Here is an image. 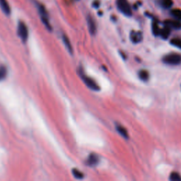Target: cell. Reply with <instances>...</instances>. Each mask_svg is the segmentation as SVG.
Masks as SVG:
<instances>
[{
    "label": "cell",
    "instance_id": "obj_1",
    "mask_svg": "<svg viewBox=\"0 0 181 181\" xmlns=\"http://www.w3.org/2000/svg\"><path fill=\"white\" fill-rule=\"evenodd\" d=\"M35 3H36V6H37V8L38 9L39 13H40V15L42 22H43V24L46 26L47 29H48L49 30H51L52 26L49 22L48 12H47L45 7L43 4L39 3V2H35Z\"/></svg>",
    "mask_w": 181,
    "mask_h": 181
},
{
    "label": "cell",
    "instance_id": "obj_2",
    "mask_svg": "<svg viewBox=\"0 0 181 181\" xmlns=\"http://www.w3.org/2000/svg\"><path fill=\"white\" fill-rule=\"evenodd\" d=\"M117 7L120 12L124 15L131 16L132 14V9L127 0H117L116 1Z\"/></svg>",
    "mask_w": 181,
    "mask_h": 181
},
{
    "label": "cell",
    "instance_id": "obj_3",
    "mask_svg": "<svg viewBox=\"0 0 181 181\" xmlns=\"http://www.w3.org/2000/svg\"><path fill=\"white\" fill-rule=\"evenodd\" d=\"M164 63L170 65H178L181 63V55L178 53H170L163 58Z\"/></svg>",
    "mask_w": 181,
    "mask_h": 181
},
{
    "label": "cell",
    "instance_id": "obj_4",
    "mask_svg": "<svg viewBox=\"0 0 181 181\" xmlns=\"http://www.w3.org/2000/svg\"><path fill=\"white\" fill-rule=\"evenodd\" d=\"M79 75L81 78H82V79L83 80V82H84L85 84L89 88L96 91H98L100 90V87L98 85V83H97L93 79L86 76L83 72H79Z\"/></svg>",
    "mask_w": 181,
    "mask_h": 181
},
{
    "label": "cell",
    "instance_id": "obj_5",
    "mask_svg": "<svg viewBox=\"0 0 181 181\" xmlns=\"http://www.w3.org/2000/svg\"><path fill=\"white\" fill-rule=\"evenodd\" d=\"M18 35L24 43H26L29 37V30L27 26L23 21H20L18 25Z\"/></svg>",
    "mask_w": 181,
    "mask_h": 181
},
{
    "label": "cell",
    "instance_id": "obj_6",
    "mask_svg": "<svg viewBox=\"0 0 181 181\" xmlns=\"http://www.w3.org/2000/svg\"><path fill=\"white\" fill-rule=\"evenodd\" d=\"M87 24L89 33L91 35H95L96 33V24L92 16L90 15L87 16Z\"/></svg>",
    "mask_w": 181,
    "mask_h": 181
},
{
    "label": "cell",
    "instance_id": "obj_7",
    "mask_svg": "<svg viewBox=\"0 0 181 181\" xmlns=\"http://www.w3.org/2000/svg\"><path fill=\"white\" fill-rule=\"evenodd\" d=\"M130 40L134 43H139L142 40V33L140 31H133L130 33Z\"/></svg>",
    "mask_w": 181,
    "mask_h": 181
},
{
    "label": "cell",
    "instance_id": "obj_8",
    "mask_svg": "<svg viewBox=\"0 0 181 181\" xmlns=\"http://www.w3.org/2000/svg\"><path fill=\"white\" fill-rule=\"evenodd\" d=\"M165 24L166 26L175 29H180L181 28L180 21L177 19H175V20H166L165 21Z\"/></svg>",
    "mask_w": 181,
    "mask_h": 181
},
{
    "label": "cell",
    "instance_id": "obj_9",
    "mask_svg": "<svg viewBox=\"0 0 181 181\" xmlns=\"http://www.w3.org/2000/svg\"><path fill=\"white\" fill-rule=\"evenodd\" d=\"M0 7L6 15H9L11 13V8L7 0H0Z\"/></svg>",
    "mask_w": 181,
    "mask_h": 181
},
{
    "label": "cell",
    "instance_id": "obj_10",
    "mask_svg": "<svg viewBox=\"0 0 181 181\" xmlns=\"http://www.w3.org/2000/svg\"><path fill=\"white\" fill-rule=\"evenodd\" d=\"M98 156L95 154H91L87 158V165L89 166H95L98 163Z\"/></svg>",
    "mask_w": 181,
    "mask_h": 181
},
{
    "label": "cell",
    "instance_id": "obj_11",
    "mask_svg": "<svg viewBox=\"0 0 181 181\" xmlns=\"http://www.w3.org/2000/svg\"><path fill=\"white\" fill-rule=\"evenodd\" d=\"M62 40H63L64 43H65V45L66 47V48L67 49V51L69 52V53L70 54L73 53V48H72V44L70 43V41H69L67 36L66 35H62Z\"/></svg>",
    "mask_w": 181,
    "mask_h": 181
},
{
    "label": "cell",
    "instance_id": "obj_12",
    "mask_svg": "<svg viewBox=\"0 0 181 181\" xmlns=\"http://www.w3.org/2000/svg\"><path fill=\"white\" fill-rule=\"evenodd\" d=\"M116 130L118 132L120 133V135H122V137L125 139H127L129 137V136H128V132L127 130L125 129L124 127H122V125H116Z\"/></svg>",
    "mask_w": 181,
    "mask_h": 181
},
{
    "label": "cell",
    "instance_id": "obj_13",
    "mask_svg": "<svg viewBox=\"0 0 181 181\" xmlns=\"http://www.w3.org/2000/svg\"><path fill=\"white\" fill-rule=\"evenodd\" d=\"M138 76L140 77V79L141 80L144 81V82H146V81L149 80V72H147L145 69H141L138 73Z\"/></svg>",
    "mask_w": 181,
    "mask_h": 181
},
{
    "label": "cell",
    "instance_id": "obj_14",
    "mask_svg": "<svg viewBox=\"0 0 181 181\" xmlns=\"http://www.w3.org/2000/svg\"><path fill=\"white\" fill-rule=\"evenodd\" d=\"M170 33H171V30H170V28L166 26L164 28V29H161L160 31V35L164 39H167L168 38V36L170 35Z\"/></svg>",
    "mask_w": 181,
    "mask_h": 181
},
{
    "label": "cell",
    "instance_id": "obj_15",
    "mask_svg": "<svg viewBox=\"0 0 181 181\" xmlns=\"http://www.w3.org/2000/svg\"><path fill=\"white\" fill-rule=\"evenodd\" d=\"M171 15L178 21H181V9H173L171 11Z\"/></svg>",
    "mask_w": 181,
    "mask_h": 181
},
{
    "label": "cell",
    "instance_id": "obj_16",
    "mask_svg": "<svg viewBox=\"0 0 181 181\" xmlns=\"http://www.w3.org/2000/svg\"><path fill=\"white\" fill-rule=\"evenodd\" d=\"M169 179L171 181H181V175L177 172H173L170 175Z\"/></svg>",
    "mask_w": 181,
    "mask_h": 181
},
{
    "label": "cell",
    "instance_id": "obj_17",
    "mask_svg": "<svg viewBox=\"0 0 181 181\" xmlns=\"http://www.w3.org/2000/svg\"><path fill=\"white\" fill-rule=\"evenodd\" d=\"M173 4V0H161V5L165 9H170Z\"/></svg>",
    "mask_w": 181,
    "mask_h": 181
},
{
    "label": "cell",
    "instance_id": "obj_18",
    "mask_svg": "<svg viewBox=\"0 0 181 181\" xmlns=\"http://www.w3.org/2000/svg\"><path fill=\"white\" fill-rule=\"evenodd\" d=\"M72 174L77 179H82L83 178V174L82 172L79 171L78 169H73L72 170Z\"/></svg>",
    "mask_w": 181,
    "mask_h": 181
},
{
    "label": "cell",
    "instance_id": "obj_19",
    "mask_svg": "<svg viewBox=\"0 0 181 181\" xmlns=\"http://www.w3.org/2000/svg\"><path fill=\"white\" fill-rule=\"evenodd\" d=\"M171 44L175 47L181 49V39L180 38H173L171 40Z\"/></svg>",
    "mask_w": 181,
    "mask_h": 181
},
{
    "label": "cell",
    "instance_id": "obj_20",
    "mask_svg": "<svg viewBox=\"0 0 181 181\" xmlns=\"http://www.w3.org/2000/svg\"><path fill=\"white\" fill-rule=\"evenodd\" d=\"M152 31L155 35H158L160 34L161 30L159 29V27H158V24L156 23V22H154V23L152 25Z\"/></svg>",
    "mask_w": 181,
    "mask_h": 181
},
{
    "label": "cell",
    "instance_id": "obj_21",
    "mask_svg": "<svg viewBox=\"0 0 181 181\" xmlns=\"http://www.w3.org/2000/svg\"><path fill=\"white\" fill-rule=\"evenodd\" d=\"M7 70L4 67H0V81L4 79L7 76Z\"/></svg>",
    "mask_w": 181,
    "mask_h": 181
},
{
    "label": "cell",
    "instance_id": "obj_22",
    "mask_svg": "<svg viewBox=\"0 0 181 181\" xmlns=\"http://www.w3.org/2000/svg\"><path fill=\"white\" fill-rule=\"evenodd\" d=\"M99 6H100V2L98 1V0H95V1L93 2V7H95L97 9V8L99 7Z\"/></svg>",
    "mask_w": 181,
    "mask_h": 181
}]
</instances>
